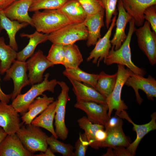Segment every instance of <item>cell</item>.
Segmentation results:
<instances>
[{
	"label": "cell",
	"instance_id": "cell-25",
	"mask_svg": "<svg viewBox=\"0 0 156 156\" xmlns=\"http://www.w3.org/2000/svg\"><path fill=\"white\" fill-rule=\"evenodd\" d=\"M29 25L27 23L10 20L5 16L3 10H0V26L7 32L9 40V45L16 51L18 50V47L16 39V34L19 30Z\"/></svg>",
	"mask_w": 156,
	"mask_h": 156
},
{
	"label": "cell",
	"instance_id": "cell-45",
	"mask_svg": "<svg viewBox=\"0 0 156 156\" xmlns=\"http://www.w3.org/2000/svg\"><path fill=\"white\" fill-rule=\"evenodd\" d=\"M7 135L3 129L0 127V144Z\"/></svg>",
	"mask_w": 156,
	"mask_h": 156
},
{
	"label": "cell",
	"instance_id": "cell-34",
	"mask_svg": "<svg viewBox=\"0 0 156 156\" xmlns=\"http://www.w3.org/2000/svg\"><path fill=\"white\" fill-rule=\"evenodd\" d=\"M69 0H34L29 12L41 10H57Z\"/></svg>",
	"mask_w": 156,
	"mask_h": 156
},
{
	"label": "cell",
	"instance_id": "cell-3",
	"mask_svg": "<svg viewBox=\"0 0 156 156\" xmlns=\"http://www.w3.org/2000/svg\"><path fill=\"white\" fill-rule=\"evenodd\" d=\"M49 73H47L41 82L32 85L26 93L18 94L12 100L11 105L18 113L22 114L27 112L29 105L34 100L45 91L54 92L57 81L55 79L49 81Z\"/></svg>",
	"mask_w": 156,
	"mask_h": 156
},
{
	"label": "cell",
	"instance_id": "cell-39",
	"mask_svg": "<svg viewBox=\"0 0 156 156\" xmlns=\"http://www.w3.org/2000/svg\"><path fill=\"white\" fill-rule=\"evenodd\" d=\"M144 18L150 23L153 31L156 33V5L147 8L144 12Z\"/></svg>",
	"mask_w": 156,
	"mask_h": 156
},
{
	"label": "cell",
	"instance_id": "cell-13",
	"mask_svg": "<svg viewBox=\"0 0 156 156\" xmlns=\"http://www.w3.org/2000/svg\"><path fill=\"white\" fill-rule=\"evenodd\" d=\"M74 107L84 112L88 119L94 123L105 127L110 118L108 115V107L106 104L93 101L77 102Z\"/></svg>",
	"mask_w": 156,
	"mask_h": 156
},
{
	"label": "cell",
	"instance_id": "cell-32",
	"mask_svg": "<svg viewBox=\"0 0 156 156\" xmlns=\"http://www.w3.org/2000/svg\"><path fill=\"white\" fill-rule=\"evenodd\" d=\"M77 122L80 128L84 131V133L89 142V146L92 148L96 149L95 138L96 133L99 129H104V126L93 123L86 116H83L79 118Z\"/></svg>",
	"mask_w": 156,
	"mask_h": 156
},
{
	"label": "cell",
	"instance_id": "cell-2",
	"mask_svg": "<svg viewBox=\"0 0 156 156\" xmlns=\"http://www.w3.org/2000/svg\"><path fill=\"white\" fill-rule=\"evenodd\" d=\"M34 12L31 18L34 27L40 32L49 34L66 25L73 23L57 10Z\"/></svg>",
	"mask_w": 156,
	"mask_h": 156
},
{
	"label": "cell",
	"instance_id": "cell-22",
	"mask_svg": "<svg viewBox=\"0 0 156 156\" xmlns=\"http://www.w3.org/2000/svg\"><path fill=\"white\" fill-rule=\"evenodd\" d=\"M105 10L95 14L87 15L83 23L87 28L88 36L86 42L88 47L94 46L101 38V30L104 26Z\"/></svg>",
	"mask_w": 156,
	"mask_h": 156
},
{
	"label": "cell",
	"instance_id": "cell-29",
	"mask_svg": "<svg viewBox=\"0 0 156 156\" xmlns=\"http://www.w3.org/2000/svg\"><path fill=\"white\" fill-rule=\"evenodd\" d=\"M64 76L76 81L83 82L95 89L97 83L98 74L87 73L80 69L76 68L65 69L63 71Z\"/></svg>",
	"mask_w": 156,
	"mask_h": 156
},
{
	"label": "cell",
	"instance_id": "cell-46",
	"mask_svg": "<svg viewBox=\"0 0 156 156\" xmlns=\"http://www.w3.org/2000/svg\"><path fill=\"white\" fill-rule=\"evenodd\" d=\"M112 148H108V150L106 153L103 154L102 156H114V154L113 151L112 149Z\"/></svg>",
	"mask_w": 156,
	"mask_h": 156
},
{
	"label": "cell",
	"instance_id": "cell-44",
	"mask_svg": "<svg viewBox=\"0 0 156 156\" xmlns=\"http://www.w3.org/2000/svg\"><path fill=\"white\" fill-rule=\"evenodd\" d=\"M35 156H55V155L51 151L49 148H48L44 152H41L39 154H35Z\"/></svg>",
	"mask_w": 156,
	"mask_h": 156
},
{
	"label": "cell",
	"instance_id": "cell-26",
	"mask_svg": "<svg viewBox=\"0 0 156 156\" xmlns=\"http://www.w3.org/2000/svg\"><path fill=\"white\" fill-rule=\"evenodd\" d=\"M57 101L56 100L51 103L39 116L32 120L31 124L46 129L58 139L53 126Z\"/></svg>",
	"mask_w": 156,
	"mask_h": 156
},
{
	"label": "cell",
	"instance_id": "cell-28",
	"mask_svg": "<svg viewBox=\"0 0 156 156\" xmlns=\"http://www.w3.org/2000/svg\"><path fill=\"white\" fill-rule=\"evenodd\" d=\"M17 52L10 45L5 44V39L0 37V74H4L16 59Z\"/></svg>",
	"mask_w": 156,
	"mask_h": 156
},
{
	"label": "cell",
	"instance_id": "cell-14",
	"mask_svg": "<svg viewBox=\"0 0 156 156\" xmlns=\"http://www.w3.org/2000/svg\"><path fill=\"white\" fill-rule=\"evenodd\" d=\"M119 118L125 119L133 125V129L136 133V137L134 141L130 143L127 149L132 156L135 154L137 148L142 138L149 132L156 129V113L154 112L151 115V120L148 122L143 125H137L130 118L125 111L117 115Z\"/></svg>",
	"mask_w": 156,
	"mask_h": 156
},
{
	"label": "cell",
	"instance_id": "cell-42",
	"mask_svg": "<svg viewBox=\"0 0 156 156\" xmlns=\"http://www.w3.org/2000/svg\"><path fill=\"white\" fill-rule=\"evenodd\" d=\"M11 98V94H6L2 91L1 87L0 84V101L1 102L8 104Z\"/></svg>",
	"mask_w": 156,
	"mask_h": 156
},
{
	"label": "cell",
	"instance_id": "cell-37",
	"mask_svg": "<svg viewBox=\"0 0 156 156\" xmlns=\"http://www.w3.org/2000/svg\"><path fill=\"white\" fill-rule=\"evenodd\" d=\"M78 0L87 15L95 14L104 10L98 0Z\"/></svg>",
	"mask_w": 156,
	"mask_h": 156
},
{
	"label": "cell",
	"instance_id": "cell-35",
	"mask_svg": "<svg viewBox=\"0 0 156 156\" xmlns=\"http://www.w3.org/2000/svg\"><path fill=\"white\" fill-rule=\"evenodd\" d=\"M64 56V46L62 44L53 43L47 56L54 65H63Z\"/></svg>",
	"mask_w": 156,
	"mask_h": 156
},
{
	"label": "cell",
	"instance_id": "cell-33",
	"mask_svg": "<svg viewBox=\"0 0 156 156\" xmlns=\"http://www.w3.org/2000/svg\"><path fill=\"white\" fill-rule=\"evenodd\" d=\"M47 142L49 148L53 153H58L63 156H75L72 145L60 141L53 135L48 136Z\"/></svg>",
	"mask_w": 156,
	"mask_h": 156
},
{
	"label": "cell",
	"instance_id": "cell-40",
	"mask_svg": "<svg viewBox=\"0 0 156 156\" xmlns=\"http://www.w3.org/2000/svg\"><path fill=\"white\" fill-rule=\"evenodd\" d=\"M106 136V133L103 129H100L97 131L95 135L96 149L99 148V146L100 143L105 140Z\"/></svg>",
	"mask_w": 156,
	"mask_h": 156
},
{
	"label": "cell",
	"instance_id": "cell-36",
	"mask_svg": "<svg viewBox=\"0 0 156 156\" xmlns=\"http://www.w3.org/2000/svg\"><path fill=\"white\" fill-rule=\"evenodd\" d=\"M105 10V25L108 29L111 23L113 15H116V6L118 0H98Z\"/></svg>",
	"mask_w": 156,
	"mask_h": 156
},
{
	"label": "cell",
	"instance_id": "cell-9",
	"mask_svg": "<svg viewBox=\"0 0 156 156\" xmlns=\"http://www.w3.org/2000/svg\"><path fill=\"white\" fill-rule=\"evenodd\" d=\"M138 46L148 58L150 64H156V33L151 30L150 25L147 21L143 26L136 29L135 31Z\"/></svg>",
	"mask_w": 156,
	"mask_h": 156
},
{
	"label": "cell",
	"instance_id": "cell-8",
	"mask_svg": "<svg viewBox=\"0 0 156 156\" xmlns=\"http://www.w3.org/2000/svg\"><path fill=\"white\" fill-rule=\"evenodd\" d=\"M123 121L116 117L110 118L105 126L107 136L105 140L100 143L99 148H113L116 146L127 147L130 144L129 140L122 129Z\"/></svg>",
	"mask_w": 156,
	"mask_h": 156
},
{
	"label": "cell",
	"instance_id": "cell-24",
	"mask_svg": "<svg viewBox=\"0 0 156 156\" xmlns=\"http://www.w3.org/2000/svg\"><path fill=\"white\" fill-rule=\"evenodd\" d=\"M49 34L42 33L36 30L31 34L21 33L20 36L29 39L27 44L22 50L17 53L16 60L25 62L34 54L37 45L48 40Z\"/></svg>",
	"mask_w": 156,
	"mask_h": 156
},
{
	"label": "cell",
	"instance_id": "cell-5",
	"mask_svg": "<svg viewBox=\"0 0 156 156\" xmlns=\"http://www.w3.org/2000/svg\"><path fill=\"white\" fill-rule=\"evenodd\" d=\"M88 36L87 28L83 23H71L49 34L48 40L64 46L87 40Z\"/></svg>",
	"mask_w": 156,
	"mask_h": 156
},
{
	"label": "cell",
	"instance_id": "cell-30",
	"mask_svg": "<svg viewBox=\"0 0 156 156\" xmlns=\"http://www.w3.org/2000/svg\"><path fill=\"white\" fill-rule=\"evenodd\" d=\"M64 56L63 65L65 69L76 68L83 62L82 55L75 44L64 45Z\"/></svg>",
	"mask_w": 156,
	"mask_h": 156
},
{
	"label": "cell",
	"instance_id": "cell-27",
	"mask_svg": "<svg viewBox=\"0 0 156 156\" xmlns=\"http://www.w3.org/2000/svg\"><path fill=\"white\" fill-rule=\"evenodd\" d=\"M57 10L73 23H83L87 16L78 0H69Z\"/></svg>",
	"mask_w": 156,
	"mask_h": 156
},
{
	"label": "cell",
	"instance_id": "cell-16",
	"mask_svg": "<svg viewBox=\"0 0 156 156\" xmlns=\"http://www.w3.org/2000/svg\"><path fill=\"white\" fill-rule=\"evenodd\" d=\"M19 116L11 104L0 102V127L7 134L16 133L21 127Z\"/></svg>",
	"mask_w": 156,
	"mask_h": 156
},
{
	"label": "cell",
	"instance_id": "cell-38",
	"mask_svg": "<svg viewBox=\"0 0 156 156\" xmlns=\"http://www.w3.org/2000/svg\"><path fill=\"white\" fill-rule=\"evenodd\" d=\"M89 146V143L85 133H80L75 145V156H85Z\"/></svg>",
	"mask_w": 156,
	"mask_h": 156
},
{
	"label": "cell",
	"instance_id": "cell-4",
	"mask_svg": "<svg viewBox=\"0 0 156 156\" xmlns=\"http://www.w3.org/2000/svg\"><path fill=\"white\" fill-rule=\"evenodd\" d=\"M16 134L24 147L31 153L44 152L48 148V136L39 127L31 124L22 125Z\"/></svg>",
	"mask_w": 156,
	"mask_h": 156
},
{
	"label": "cell",
	"instance_id": "cell-11",
	"mask_svg": "<svg viewBox=\"0 0 156 156\" xmlns=\"http://www.w3.org/2000/svg\"><path fill=\"white\" fill-rule=\"evenodd\" d=\"M29 73L28 77L30 85L41 82L43 80L45 71L54 64L44 55L43 51L39 50L26 62Z\"/></svg>",
	"mask_w": 156,
	"mask_h": 156
},
{
	"label": "cell",
	"instance_id": "cell-43",
	"mask_svg": "<svg viewBox=\"0 0 156 156\" xmlns=\"http://www.w3.org/2000/svg\"><path fill=\"white\" fill-rule=\"evenodd\" d=\"M17 0H0V10H3Z\"/></svg>",
	"mask_w": 156,
	"mask_h": 156
},
{
	"label": "cell",
	"instance_id": "cell-17",
	"mask_svg": "<svg viewBox=\"0 0 156 156\" xmlns=\"http://www.w3.org/2000/svg\"><path fill=\"white\" fill-rule=\"evenodd\" d=\"M34 0H17L3 10L5 16L11 20L25 22L34 27L29 9Z\"/></svg>",
	"mask_w": 156,
	"mask_h": 156
},
{
	"label": "cell",
	"instance_id": "cell-31",
	"mask_svg": "<svg viewBox=\"0 0 156 156\" xmlns=\"http://www.w3.org/2000/svg\"><path fill=\"white\" fill-rule=\"evenodd\" d=\"M117 72L109 75L102 71L98 74L95 90L105 98L111 94L115 86L117 79Z\"/></svg>",
	"mask_w": 156,
	"mask_h": 156
},
{
	"label": "cell",
	"instance_id": "cell-21",
	"mask_svg": "<svg viewBox=\"0 0 156 156\" xmlns=\"http://www.w3.org/2000/svg\"><path fill=\"white\" fill-rule=\"evenodd\" d=\"M127 12L134 21L135 25L140 27L144 23V12L149 6L156 4V0H122Z\"/></svg>",
	"mask_w": 156,
	"mask_h": 156
},
{
	"label": "cell",
	"instance_id": "cell-10",
	"mask_svg": "<svg viewBox=\"0 0 156 156\" xmlns=\"http://www.w3.org/2000/svg\"><path fill=\"white\" fill-rule=\"evenodd\" d=\"M125 85L131 87L134 91L136 100L139 104L143 99L139 94L138 90H142L146 94L148 99L153 100L156 97V80L155 78L149 75L147 77L131 72L127 78Z\"/></svg>",
	"mask_w": 156,
	"mask_h": 156
},
{
	"label": "cell",
	"instance_id": "cell-20",
	"mask_svg": "<svg viewBox=\"0 0 156 156\" xmlns=\"http://www.w3.org/2000/svg\"><path fill=\"white\" fill-rule=\"evenodd\" d=\"M23 145L16 133L8 134L0 144V156H33Z\"/></svg>",
	"mask_w": 156,
	"mask_h": 156
},
{
	"label": "cell",
	"instance_id": "cell-1",
	"mask_svg": "<svg viewBox=\"0 0 156 156\" xmlns=\"http://www.w3.org/2000/svg\"><path fill=\"white\" fill-rule=\"evenodd\" d=\"M129 23V31L125 40L118 49L114 50L111 48L103 61L107 65L114 64L122 65L126 66L133 73L144 76L146 74L145 70L136 66L132 61L130 44L132 35L136 28L133 19H131Z\"/></svg>",
	"mask_w": 156,
	"mask_h": 156
},
{
	"label": "cell",
	"instance_id": "cell-6",
	"mask_svg": "<svg viewBox=\"0 0 156 156\" xmlns=\"http://www.w3.org/2000/svg\"><path fill=\"white\" fill-rule=\"evenodd\" d=\"M132 71L125 66L118 64L116 82L110 95L106 98V104L108 107V115L110 118L113 110H116V115L127 109V106L121 99L122 87Z\"/></svg>",
	"mask_w": 156,
	"mask_h": 156
},
{
	"label": "cell",
	"instance_id": "cell-18",
	"mask_svg": "<svg viewBox=\"0 0 156 156\" xmlns=\"http://www.w3.org/2000/svg\"><path fill=\"white\" fill-rule=\"evenodd\" d=\"M73 86L77 102L93 101L106 104V98L92 87L70 78H68Z\"/></svg>",
	"mask_w": 156,
	"mask_h": 156
},
{
	"label": "cell",
	"instance_id": "cell-15",
	"mask_svg": "<svg viewBox=\"0 0 156 156\" xmlns=\"http://www.w3.org/2000/svg\"><path fill=\"white\" fill-rule=\"evenodd\" d=\"M116 16L114 15L112 18L108 31L102 38L98 40L95 47L86 59L87 62L92 60V63L97 64L98 66L100 62L105 60L107 56L112 47L110 38L113 28L116 25Z\"/></svg>",
	"mask_w": 156,
	"mask_h": 156
},
{
	"label": "cell",
	"instance_id": "cell-12",
	"mask_svg": "<svg viewBox=\"0 0 156 156\" xmlns=\"http://www.w3.org/2000/svg\"><path fill=\"white\" fill-rule=\"evenodd\" d=\"M27 68L25 61L15 60L10 67L5 72L3 78L4 81L12 79L14 84V90L11 94L12 100L21 94L22 89L28 85L29 82L27 74Z\"/></svg>",
	"mask_w": 156,
	"mask_h": 156
},
{
	"label": "cell",
	"instance_id": "cell-19",
	"mask_svg": "<svg viewBox=\"0 0 156 156\" xmlns=\"http://www.w3.org/2000/svg\"><path fill=\"white\" fill-rule=\"evenodd\" d=\"M117 3L118 14L116 22V28L114 36L111 40V48L114 50L118 49L125 40L127 37L125 33L126 25L132 19L125 9L122 0H118Z\"/></svg>",
	"mask_w": 156,
	"mask_h": 156
},
{
	"label": "cell",
	"instance_id": "cell-47",
	"mask_svg": "<svg viewBox=\"0 0 156 156\" xmlns=\"http://www.w3.org/2000/svg\"><path fill=\"white\" fill-rule=\"evenodd\" d=\"M2 29V28L1 27L0 25V34L1 33V31Z\"/></svg>",
	"mask_w": 156,
	"mask_h": 156
},
{
	"label": "cell",
	"instance_id": "cell-23",
	"mask_svg": "<svg viewBox=\"0 0 156 156\" xmlns=\"http://www.w3.org/2000/svg\"><path fill=\"white\" fill-rule=\"evenodd\" d=\"M42 95V97H36L29 105L27 111L22 114L23 123L25 125L31 124L34 118L54 101L53 97H48L45 94Z\"/></svg>",
	"mask_w": 156,
	"mask_h": 156
},
{
	"label": "cell",
	"instance_id": "cell-41",
	"mask_svg": "<svg viewBox=\"0 0 156 156\" xmlns=\"http://www.w3.org/2000/svg\"><path fill=\"white\" fill-rule=\"evenodd\" d=\"M123 146H116L113 148L114 156H132L127 148Z\"/></svg>",
	"mask_w": 156,
	"mask_h": 156
},
{
	"label": "cell",
	"instance_id": "cell-7",
	"mask_svg": "<svg viewBox=\"0 0 156 156\" xmlns=\"http://www.w3.org/2000/svg\"><path fill=\"white\" fill-rule=\"evenodd\" d=\"M57 84L60 87L61 92L57 97L54 118L55 131L58 137L64 140L68 137L69 130L65 123L66 108L70 99L69 88L63 81H57Z\"/></svg>",
	"mask_w": 156,
	"mask_h": 156
}]
</instances>
